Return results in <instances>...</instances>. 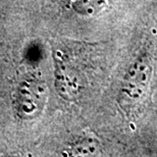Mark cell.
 Returning <instances> with one entry per match:
<instances>
[{
	"label": "cell",
	"instance_id": "cell-1",
	"mask_svg": "<svg viewBox=\"0 0 157 157\" xmlns=\"http://www.w3.org/2000/svg\"><path fill=\"white\" fill-rule=\"evenodd\" d=\"M156 41L148 40L128 59L122 71L117 101L128 121L139 117L147 104L156 70Z\"/></svg>",
	"mask_w": 157,
	"mask_h": 157
},
{
	"label": "cell",
	"instance_id": "cell-2",
	"mask_svg": "<svg viewBox=\"0 0 157 157\" xmlns=\"http://www.w3.org/2000/svg\"><path fill=\"white\" fill-rule=\"evenodd\" d=\"M57 2L64 9L84 17L107 13L117 6V0H57Z\"/></svg>",
	"mask_w": 157,
	"mask_h": 157
}]
</instances>
